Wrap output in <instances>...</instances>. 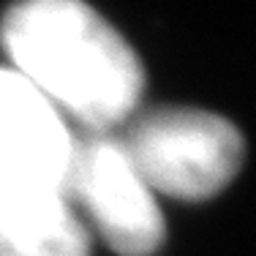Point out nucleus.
Masks as SVG:
<instances>
[{
	"mask_svg": "<svg viewBox=\"0 0 256 256\" xmlns=\"http://www.w3.org/2000/svg\"><path fill=\"white\" fill-rule=\"evenodd\" d=\"M0 44L16 74L90 131L128 120L142 98L136 52L84 0H16L3 14Z\"/></svg>",
	"mask_w": 256,
	"mask_h": 256,
	"instance_id": "nucleus-1",
	"label": "nucleus"
},
{
	"mask_svg": "<svg viewBox=\"0 0 256 256\" xmlns=\"http://www.w3.org/2000/svg\"><path fill=\"white\" fill-rule=\"evenodd\" d=\"M153 194L202 202L237 178L246 156L242 134L226 118L204 109H156L120 139Z\"/></svg>",
	"mask_w": 256,
	"mask_h": 256,
	"instance_id": "nucleus-2",
	"label": "nucleus"
},
{
	"mask_svg": "<svg viewBox=\"0 0 256 256\" xmlns=\"http://www.w3.org/2000/svg\"><path fill=\"white\" fill-rule=\"evenodd\" d=\"M63 194L84 207L120 256H153L161 248L166 234L161 207L120 139L98 131L76 139Z\"/></svg>",
	"mask_w": 256,
	"mask_h": 256,
	"instance_id": "nucleus-3",
	"label": "nucleus"
},
{
	"mask_svg": "<svg viewBox=\"0 0 256 256\" xmlns=\"http://www.w3.org/2000/svg\"><path fill=\"white\" fill-rule=\"evenodd\" d=\"M74 142L63 114L25 76L0 66V186L63 191Z\"/></svg>",
	"mask_w": 256,
	"mask_h": 256,
	"instance_id": "nucleus-4",
	"label": "nucleus"
},
{
	"mask_svg": "<svg viewBox=\"0 0 256 256\" xmlns=\"http://www.w3.org/2000/svg\"><path fill=\"white\" fill-rule=\"evenodd\" d=\"M0 256H90V237L63 191L0 186Z\"/></svg>",
	"mask_w": 256,
	"mask_h": 256,
	"instance_id": "nucleus-5",
	"label": "nucleus"
}]
</instances>
